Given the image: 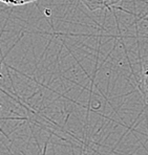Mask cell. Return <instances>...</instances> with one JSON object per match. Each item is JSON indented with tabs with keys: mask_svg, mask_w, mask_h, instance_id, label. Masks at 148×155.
<instances>
[{
	"mask_svg": "<svg viewBox=\"0 0 148 155\" xmlns=\"http://www.w3.org/2000/svg\"><path fill=\"white\" fill-rule=\"evenodd\" d=\"M121 0H81V2L92 12L102 8H110L118 4Z\"/></svg>",
	"mask_w": 148,
	"mask_h": 155,
	"instance_id": "6da1fadb",
	"label": "cell"
},
{
	"mask_svg": "<svg viewBox=\"0 0 148 155\" xmlns=\"http://www.w3.org/2000/svg\"><path fill=\"white\" fill-rule=\"evenodd\" d=\"M139 88H140L141 94L143 97V100L148 105V60L143 66L141 79L139 82Z\"/></svg>",
	"mask_w": 148,
	"mask_h": 155,
	"instance_id": "7a4b0ae2",
	"label": "cell"
},
{
	"mask_svg": "<svg viewBox=\"0 0 148 155\" xmlns=\"http://www.w3.org/2000/svg\"><path fill=\"white\" fill-rule=\"evenodd\" d=\"M36 0H0V2L11 6H17V5H23V4L32 3Z\"/></svg>",
	"mask_w": 148,
	"mask_h": 155,
	"instance_id": "3957f363",
	"label": "cell"
},
{
	"mask_svg": "<svg viewBox=\"0 0 148 155\" xmlns=\"http://www.w3.org/2000/svg\"><path fill=\"white\" fill-rule=\"evenodd\" d=\"M0 71H1V62H0ZM2 108V101H1V97H0V110Z\"/></svg>",
	"mask_w": 148,
	"mask_h": 155,
	"instance_id": "277c9868",
	"label": "cell"
}]
</instances>
